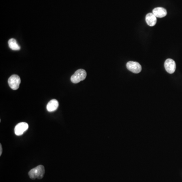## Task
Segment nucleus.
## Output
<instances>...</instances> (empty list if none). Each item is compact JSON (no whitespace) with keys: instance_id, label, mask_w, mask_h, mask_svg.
Returning a JSON list of instances; mask_svg holds the SVG:
<instances>
[{"instance_id":"8","label":"nucleus","mask_w":182,"mask_h":182,"mask_svg":"<svg viewBox=\"0 0 182 182\" xmlns=\"http://www.w3.org/2000/svg\"><path fill=\"white\" fill-rule=\"evenodd\" d=\"M146 21L150 26H153L157 22L156 17L152 13H149L146 16Z\"/></svg>"},{"instance_id":"10","label":"nucleus","mask_w":182,"mask_h":182,"mask_svg":"<svg viewBox=\"0 0 182 182\" xmlns=\"http://www.w3.org/2000/svg\"><path fill=\"white\" fill-rule=\"evenodd\" d=\"M9 46L10 49L12 50H15V51H18L20 49V46L18 45V44L17 43L16 39H9L8 41Z\"/></svg>"},{"instance_id":"7","label":"nucleus","mask_w":182,"mask_h":182,"mask_svg":"<svg viewBox=\"0 0 182 182\" xmlns=\"http://www.w3.org/2000/svg\"><path fill=\"white\" fill-rule=\"evenodd\" d=\"M152 13L156 17L162 18L166 16L167 14V11L166 9L162 7H157L154 9L152 11Z\"/></svg>"},{"instance_id":"5","label":"nucleus","mask_w":182,"mask_h":182,"mask_svg":"<svg viewBox=\"0 0 182 182\" xmlns=\"http://www.w3.org/2000/svg\"><path fill=\"white\" fill-rule=\"evenodd\" d=\"M29 128V124L26 122H20L15 127V134L17 136H21Z\"/></svg>"},{"instance_id":"3","label":"nucleus","mask_w":182,"mask_h":182,"mask_svg":"<svg viewBox=\"0 0 182 182\" xmlns=\"http://www.w3.org/2000/svg\"><path fill=\"white\" fill-rule=\"evenodd\" d=\"M20 83V78L17 75H12L9 78V86L11 89L14 90H16L18 89Z\"/></svg>"},{"instance_id":"2","label":"nucleus","mask_w":182,"mask_h":182,"mask_svg":"<svg viewBox=\"0 0 182 182\" xmlns=\"http://www.w3.org/2000/svg\"><path fill=\"white\" fill-rule=\"evenodd\" d=\"M87 77V73L83 69H79L75 72L71 77V81L74 84H77L84 81Z\"/></svg>"},{"instance_id":"9","label":"nucleus","mask_w":182,"mask_h":182,"mask_svg":"<svg viewBox=\"0 0 182 182\" xmlns=\"http://www.w3.org/2000/svg\"><path fill=\"white\" fill-rule=\"evenodd\" d=\"M59 103L57 100H51L47 105V109L49 112H53L57 109Z\"/></svg>"},{"instance_id":"4","label":"nucleus","mask_w":182,"mask_h":182,"mask_svg":"<svg viewBox=\"0 0 182 182\" xmlns=\"http://www.w3.org/2000/svg\"><path fill=\"white\" fill-rule=\"evenodd\" d=\"M126 67L128 71L134 73H139L142 70V67L138 62L129 61L126 64Z\"/></svg>"},{"instance_id":"1","label":"nucleus","mask_w":182,"mask_h":182,"mask_svg":"<svg viewBox=\"0 0 182 182\" xmlns=\"http://www.w3.org/2000/svg\"><path fill=\"white\" fill-rule=\"evenodd\" d=\"M45 174V168L42 165H39L33 168L29 172V177L31 179H41L43 177Z\"/></svg>"},{"instance_id":"6","label":"nucleus","mask_w":182,"mask_h":182,"mask_svg":"<svg viewBox=\"0 0 182 182\" xmlns=\"http://www.w3.org/2000/svg\"><path fill=\"white\" fill-rule=\"evenodd\" d=\"M164 67L168 73L172 74L176 71V62L172 59H168L164 62Z\"/></svg>"},{"instance_id":"11","label":"nucleus","mask_w":182,"mask_h":182,"mask_svg":"<svg viewBox=\"0 0 182 182\" xmlns=\"http://www.w3.org/2000/svg\"><path fill=\"white\" fill-rule=\"evenodd\" d=\"M2 144H0V156H1V155H2Z\"/></svg>"}]
</instances>
